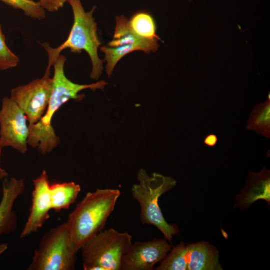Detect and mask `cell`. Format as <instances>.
Listing matches in <instances>:
<instances>
[{"mask_svg":"<svg viewBox=\"0 0 270 270\" xmlns=\"http://www.w3.org/2000/svg\"><path fill=\"white\" fill-rule=\"evenodd\" d=\"M0 202V236L14 232L18 217L14 210L16 200L24 193L26 184L22 178H8L4 180Z\"/></svg>","mask_w":270,"mask_h":270,"instance_id":"7c38bea8","label":"cell"},{"mask_svg":"<svg viewBox=\"0 0 270 270\" xmlns=\"http://www.w3.org/2000/svg\"><path fill=\"white\" fill-rule=\"evenodd\" d=\"M246 128L270 138V94L266 100L257 104L249 117Z\"/></svg>","mask_w":270,"mask_h":270,"instance_id":"2e32d148","label":"cell"},{"mask_svg":"<svg viewBox=\"0 0 270 270\" xmlns=\"http://www.w3.org/2000/svg\"><path fill=\"white\" fill-rule=\"evenodd\" d=\"M218 142V136L214 134L206 136L203 140L204 144L209 147H214Z\"/></svg>","mask_w":270,"mask_h":270,"instance_id":"44dd1931","label":"cell"},{"mask_svg":"<svg viewBox=\"0 0 270 270\" xmlns=\"http://www.w3.org/2000/svg\"><path fill=\"white\" fill-rule=\"evenodd\" d=\"M190 2L192 1V0H188Z\"/></svg>","mask_w":270,"mask_h":270,"instance_id":"cb8c5ba5","label":"cell"},{"mask_svg":"<svg viewBox=\"0 0 270 270\" xmlns=\"http://www.w3.org/2000/svg\"><path fill=\"white\" fill-rule=\"evenodd\" d=\"M50 69L46 68L44 76L30 83L14 88L10 98L26 116L28 126L38 122L44 114L53 87Z\"/></svg>","mask_w":270,"mask_h":270,"instance_id":"ba28073f","label":"cell"},{"mask_svg":"<svg viewBox=\"0 0 270 270\" xmlns=\"http://www.w3.org/2000/svg\"><path fill=\"white\" fill-rule=\"evenodd\" d=\"M66 61V56L60 54L54 62L52 90L46 111L38 122L28 126V146L36 148L43 155L51 153L60 143V138L56 135L52 124L54 114L59 109L71 100L81 101L85 96L84 94H80L82 90H104L108 84L104 80L89 84L73 82L64 73Z\"/></svg>","mask_w":270,"mask_h":270,"instance_id":"6da1fadb","label":"cell"},{"mask_svg":"<svg viewBox=\"0 0 270 270\" xmlns=\"http://www.w3.org/2000/svg\"><path fill=\"white\" fill-rule=\"evenodd\" d=\"M8 248L7 244H0V256L4 254Z\"/></svg>","mask_w":270,"mask_h":270,"instance_id":"603a6c76","label":"cell"},{"mask_svg":"<svg viewBox=\"0 0 270 270\" xmlns=\"http://www.w3.org/2000/svg\"><path fill=\"white\" fill-rule=\"evenodd\" d=\"M22 110L4 96L0 108V140L2 147H10L22 154L28 150L29 127Z\"/></svg>","mask_w":270,"mask_h":270,"instance_id":"9c48e42d","label":"cell"},{"mask_svg":"<svg viewBox=\"0 0 270 270\" xmlns=\"http://www.w3.org/2000/svg\"><path fill=\"white\" fill-rule=\"evenodd\" d=\"M128 23L132 31L140 37L148 40H161L156 34L155 20L150 14L136 12L128 20Z\"/></svg>","mask_w":270,"mask_h":270,"instance_id":"e0dca14e","label":"cell"},{"mask_svg":"<svg viewBox=\"0 0 270 270\" xmlns=\"http://www.w3.org/2000/svg\"><path fill=\"white\" fill-rule=\"evenodd\" d=\"M3 148L2 146L0 140V180H4L8 177V174L6 170L3 169L1 166V159L2 155V150Z\"/></svg>","mask_w":270,"mask_h":270,"instance_id":"7402d4cb","label":"cell"},{"mask_svg":"<svg viewBox=\"0 0 270 270\" xmlns=\"http://www.w3.org/2000/svg\"><path fill=\"white\" fill-rule=\"evenodd\" d=\"M156 270H222L217 248L202 241L186 244L182 242L172 248Z\"/></svg>","mask_w":270,"mask_h":270,"instance_id":"52a82bcc","label":"cell"},{"mask_svg":"<svg viewBox=\"0 0 270 270\" xmlns=\"http://www.w3.org/2000/svg\"><path fill=\"white\" fill-rule=\"evenodd\" d=\"M120 194V190L110 188L88 192L70 214L66 222L77 252L87 242L104 230Z\"/></svg>","mask_w":270,"mask_h":270,"instance_id":"7a4b0ae2","label":"cell"},{"mask_svg":"<svg viewBox=\"0 0 270 270\" xmlns=\"http://www.w3.org/2000/svg\"><path fill=\"white\" fill-rule=\"evenodd\" d=\"M77 253L66 222L51 228L44 235L27 270H74Z\"/></svg>","mask_w":270,"mask_h":270,"instance_id":"8992f818","label":"cell"},{"mask_svg":"<svg viewBox=\"0 0 270 270\" xmlns=\"http://www.w3.org/2000/svg\"><path fill=\"white\" fill-rule=\"evenodd\" d=\"M132 236L110 228L102 230L81 248L84 270H120L122 258L132 244Z\"/></svg>","mask_w":270,"mask_h":270,"instance_id":"5b68a950","label":"cell"},{"mask_svg":"<svg viewBox=\"0 0 270 270\" xmlns=\"http://www.w3.org/2000/svg\"><path fill=\"white\" fill-rule=\"evenodd\" d=\"M81 191L80 186L74 182L55 183L50 186L52 210L60 212L76 202Z\"/></svg>","mask_w":270,"mask_h":270,"instance_id":"9a60e30c","label":"cell"},{"mask_svg":"<svg viewBox=\"0 0 270 270\" xmlns=\"http://www.w3.org/2000/svg\"><path fill=\"white\" fill-rule=\"evenodd\" d=\"M138 183L131 188L132 197L140 207V217L142 224L152 225L158 229L164 238L172 242L173 236L178 235L180 230L176 224L167 222L159 206L160 198L174 188L176 181L172 178L154 172L150 176L141 168L138 174Z\"/></svg>","mask_w":270,"mask_h":270,"instance_id":"277c9868","label":"cell"},{"mask_svg":"<svg viewBox=\"0 0 270 270\" xmlns=\"http://www.w3.org/2000/svg\"><path fill=\"white\" fill-rule=\"evenodd\" d=\"M20 62L19 58L8 47L6 37L0 23V70H6L16 67Z\"/></svg>","mask_w":270,"mask_h":270,"instance_id":"d6986e66","label":"cell"},{"mask_svg":"<svg viewBox=\"0 0 270 270\" xmlns=\"http://www.w3.org/2000/svg\"><path fill=\"white\" fill-rule=\"evenodd\" d=\"M32 206L28 220L22 230L20 238H24L41 228L50 218L52 210L50 192V184L47 172L44 170L36 178L32 180Z\"/></svg>","mask_w":270,"mask_h":270,"instance_id":"8fae6325","label":"cell"},{"mask_svg":"<svg viewBox=\"0 0 270 270\" xmlns=\"http://www.w3.org/2000/svg\"><path fill=\"white\" fill-rule=\"evenodd\" d=\"M270 172L266 168L259 173L250 172L248 182L241 194L237 196L238 206L246 208L258 200L270 204Z\"/></svg>","mask_w":270,"mask_h":270,"instance_id":"5bb4252c","label":"cell"},{"mask_svg":"<svg viewBox=\"0 0 270 270\" xmlns=\"http://www.w3.org/2000/svg\"><path fill=\"white\" fill-rule=\"evenodd\" d=\"M172 248L166 238L132 243L122 258L120 270H152Z\"/></svg>","mask_w":270,"mask_h":270,"instance_id":"30bf717a","label":"cell"},{"mask_svg":"<svg viewBox=\"0 0 270 270\" xmlns=\"http://www.w3.org/2000/svg\"><path fill=\"white\" fill-rule=\"evenodd\" d=\"M74 15V23L66 40L56 48L51 47L48 42L41 45L48 54V63L47 68L51 69L57 58L66 49L71 52L81 54L85 51L89 56L92 64L90 74L92 79L98 80L102 74L104 60L98 54L102 42L98 34V24L93 14L96 6L86 12L81 0H68Z\"/></svg>","mask_w":270,"mask_h":270,"instance_id":"3957f363","label":"cell"},{"mask_svg":"<svg viewBox=\"0 0 270 270\" xmlns=\"http://www.w3.org/2000/svg\"><path fill=\"white\" fill-rule=\"evenodd\" d=\"M68 0H39L40 6L48 12H58L62 8Z\"/></svg>","mask_w":270,"mask_h":270,"instance_id":"ffe728a7","label":"cell"},{"mask_svg":"<svg viewBox=\"0 0 270 270\" xmlns=\"http://www.w3.org/2000/svg\"><path fill=\"white\" fill-rule=\"evenodd\" d=\"M158 40L144 39L136 34L130 26L128 20L124 15L116 16L112 40L107 46L116 47L132 45L136 47L138 51L147 54L156 52L159 47Z\"/></svg>","mask_w":270,"mask_h":270,"instance_id":"4fadbf2b","label":"cell"},{"mask_svg":"<svg viewBox=\"0 0 270 270\" xmlns=\"http://www.w3.org/2000/svg\"><path fill=\"white\" fill-rule=\"evenodd\" d=\"M2 2L16 10L22 11L28 17L38 20L46 18V10L40 6L38 2L32 0H0Z\"/></svg>","mask_w":270,"mask_h":270,"instance_id":"ac0fdd59","label":"cell"}]
</instances>
